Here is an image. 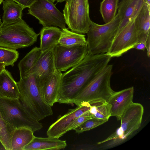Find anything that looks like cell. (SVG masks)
Here are the masks:
<instances>
[{"instance_id": "cell-9", "label": "cell", "mask_w": 150, "mask_h": 150, "mask_svg": "<svg viewBox=\"0 0 150 150\" xmlns=\"http://www.w3.org/2000/svg\"><path fill=\"white\" fill-rule=\"evenodd\" d=\"M144 108L140 103L132 102L122 115L120 127L103 142L116 138L125 139L140 127Z\"/></svg>"}, {"instance_id": "cell-34", "label": "cell", "mask_w": 150, "mask_h": 150, "mask_svg": "<svg viewBox=\"0 0 150 150\" xmlns=\"http://www.w3.org/2000/svg\"><path fill=\"white\" fill-rule=\"evenodd\" d=\"M145 3H146L148 5H150V0H144Z\"/></svg>"}, {"instance_id": "cell-8", "label": "cell", "mask_w": 150, "mask_h": 150, "mask_svg": "<svg viewBox=\"0 0 150 150\" xmlns=\"http://www.w3.org/2000/svg\"><path fill=\"white\" fill-rule=\"evenodd\" d=\"M28 13L37 19L43 27L66 28L63 13L50 0H37L29 7Z\"/></svg>"}, {"instance_id": "cell-37", "label": "cell", "mask_w": 150, "mask_h": 150, "mask_svg": "<svg viewBox=\"0 0 150 150\" xmlns=\"http://www.w3.org/2000/svg\"><path fill=\"white\" fill-rule=\"evenodd\" d=\"M3 0H0V5L3 2Z\"/></svg>"}, {"instance_id": "cell-23", "label": "cell", "mask_w": 150, "mask_h": 150, "mask_svg": "<svg viewBox=\"0 0 150 150\" xmlns=\"http://www.w3.org/2000/svg\"><path fill=\"white\" fill-rule=\"evenodd\" d=\"M42 52L40 47L33 48L19 62L18 67L20 78L28 76Z\"/></svg>"}, {"instance_id": "cell-32", "label": "cell", "mask_w": 150, "mask_h": 150, "mask_svg": "<svg viewBox=\"0 0 150 150\" xmlns=\"http://www.w3.org/2000/svg\"><path fill=\"white\" fill-rule=\"evenodd\" d=\"M146 44L145 43L140 42L137 43L134 47L133 48L137 50L144 51L146 49Z\"/></svg>"}, {"instance_id": "cell-16", "label": "cell", "mask_w": 150, "mask_h": 150, "mask_svg": "<svg viewBox=\"0 0 150 150\" xmlns=\"http://www.w3.org/2000/svg\"><path fill=\"white\" fill-rule=\"evenodd\" d=\"M62 74V72L57 70L39 87L45 100L51 107L59 100Z\"/></svg>"}, {"instance_id": "cell-7", "label": "cell", "mask_w": 150, "mask_h": 150, "mask_svg": "<svg viewBox=\"0 0 150 150\" xmlns=\"http://www.w3.org/2000/svg\"><path fill=\"white\" fill-rule=\"evenodd\" d=\"M63 11L66 23L71 31L81 34L87 33L92 21L88 0H66Z\"/></svg>"}, {"instance_id": "cell-21", "label": "cell", "mask_w": 150, "mask_h": 150, "mask_svg": "<svg viewBox=\"0 0 150 150\" xmlns=\"http://www.w3.org/2000/svg\"><path fill=\"white\" fill-rule=\"evenodd\" d=\"M2 23L8 25L22 19V11L24 8L12 0L3 1Z\"/></svg>"}, {"instance_id": "cell-19", "label": "cell", "mask_w": 150, "mask_h": 150, "mask_svg": "<svg viewBox=\"0 0 150 150\" xmlns=\"http://www.w3.org/2000/svg\"><path fill=\"white\" fill-rule=\"evenodd\" d=\"M19 94L17 82L5 69L0 73V97L18 98Z\"/></svg>"}, {"instance_id": "cell-38", "label": "cell", "mask_w": 150, "mask_h": 150, "mask_svg": "<svg viewBox=\"0 0 150 150\" xmlns=\"http://www.w3.org/2000/svg\"><path fill=\"white\" fill-rule=\"evenodd\" d=\"M53 2H54L55 1H56V0H50Z\"/></svg>"}, {"instance_id": "cell-1", "label": "cell", "mask_w": 150, "mask_h": 150, "mask_svg": "<svg viewBox=\"0 0 150 150\" xmlns=\"http://www.w3.org/2000/svg\"><path fill=\"white\" fill-rule=\"evenodd\" d=\"M111 58L106 53L95 55L88 53L80 63L62 73L58 102L72 104L81 90L108 64Z\"/></svg>"}, {"instance_id": "cell-29", "label": "cell", "mask_w": 150, "mask_h": 150, "mask_svg": "<svg viewBox=\"0 0 150 150\" xmlns=\"http://www.w3.org/2000/svg\"><path fill=\"white\" fill-rule=\"evenodd\" d=\"M106 122L102 119L92 118L86 121L74 130L76 133L80 134L95 128Z\"/></svg>"}, {"instance_id": "cell-31", "label": "cell", "mask_w": 150, "mask_h": 150, "mask_svg": "<svg viewBox=\"0 0 150 150\" xmlns=\"http://www.w3.org/2000/svg\"><path fill=\"white\" fill-rule=\"evenodd\" d=\"M23 6L24 8H29L37 0H12Z\"/></svg>"}, {"instance_id": "cell-12", "label": "cell", "mask_w": 150, "mask_h": 150, "mask_svg": "<svg viewBox=\"0 0 150 150\" xmlns=\"http://www.w3.org/2000/svg\"><path fill=\"white\" fill-rule=\"evenodd\" d=\"M91 105L88 103H83L74 108L69 109L50 126L47 132V136L58 138L62 136L68 131L69 127L74 120L89 110Z\"/></svg>"}, {"instance_id": "cell-28", "label": "cell", "mask_w": 150, "mask_h": 150, "mask_svg": "<svg viewBox=\"0 0 150 150\" xmlns=\"http://www.w3.org/2000/svg\"><path fill=\"white\" fill-rule=\"evenodd\" d=\"M19 53L16 50L0 47V63L6 66H13L19 57Z\"/></svg>"}, {"instance_id": "cell-11", "label": "cell", "mask_w": 150, "mask_h": 150, "mask_svg": "<svg viewBox=\"0 0 150 150\" xmlns=\"http://www.w3.org/2000/svg\"><path fill=\"white\" fill-rule=\"evenodd\" d=\"M138 42L134 19L118 33L106 53L112 58L120 57L131 49Z\"/></svg>"}, {"instance_id": "cell-17", "label": "cell", "mask_w": 150, "mask_h": 150, "mask_svg": "<svg viewBox=\"0 0 150 150\" xmlns=\"http://www.w3.org/2000/svg\"><path fill=\"white\" fill-rule=\"evenodd\" d=\"M150 5L145 3L138 15L134 19V23L138 42H146L150 39Z\"/></svg>"}, {"instance_id": "cell-25", "label": "cell", "mask_w": 150, "mask_h": 150, "mask_svg": "<svg viewBox=\"0 0 150 150\" xmlns=\"http://www.w3.org/2000/svg\"><path fill=\"white\" fill-rule=\"evenodd\" d=\"M16 129L3 118L0 112V142L6 150H11V138Z\"/></svg>"}, {"instance_id": "cell-22", "label": "cell", "mask_w": 150, "mask_h": 150, "mask_svg": "<svg viewBox=\"0 0 150 150\" xmlns=\"http://www.w3.org/2000/svg\"><path fill=\"white\" fill-rule=\"evenodd\" d=\"M34 133L31 129L27 127L16 129L11 138V150H23L34 138Z\"/></svg>"}, {"instance_id": "cell-36", "label": "cell", "mask_w": 150, "mask_h": 150, "mask_svg": "<svg viewBox=\"0 0 150 150\" xmlns=\"http://www.w3.org/2000/svg\"><path fill=\"white\" fill-rule=\"evenodd\" d=\"M2 22H1V18L0 17V28L1 26L2 25Z\"/></svg>"}, {"instance_id": "cell-10", "label": "cell", "mask_w": 150, "mask_h": 150, "mask_svg": "<svg viewBox=\"0 0 150 150\" xmlns=\"http://www.w3.org/2000/svg\"><path fill=\"white\" fill-rule=\"evenodd\" d=\"M88 53L87 44L69 46L57 44L54 50L56 69L61 72L66 71L80 63Z\"/></svg>"}, {"instance_id": "cell-14", "label": "cell", "mask_w": 150, "mask_h": 150, "mask_svg": "<svg viewBox=\"0 0 150 150\" xmlns=\"http://www.w3.org/2000/svg\"><path fill=\"white\" fill-rule=\"evenodd\" d=\"M134 88L133 86L115 92L106 102L110 108L111 116L115 117L118 120L129 105L133 102Z\"/></svg>"}, {"instance_id": "cell-35", "label": "cell", "mask_w": 150, "mask_h": 150, "mask_svg": "<svg viewBox=\"0 0 150 150\" xmlns=\"http://www.w3.org/2000/svg\"><path fill=\"white\" fill-rule=\"evenodd\" d=\"M66 0H56L58 2H62L64 1H66Z\"/></svg>"}, {"instance_id": "cell-15", "label": "cell", "mask_w": 150, "mask_h": 150, "mask_svg": "<svg viewBox=\"0 0 150 150\" xmlns=\"http://www.w3.org/2000/svg\"><path fill=\"white\" fill-rule=\"evenodd\" d=\"M144 3V0H122L118 4L117 13L120 21L117 34L130 22L135 19Z\"/></svg>"}, {"instance_id": "cell-20", "label": "cell", "mask_w": 150, "mask_h": 150, "mask_svg": "<svg viewBox=\"0 0 150 150\" xmlns=\"http://www.w3.org/2000/svg\"><path fill=\"white\" fill-rule=\"evenodd\" d=\"M61 29L55 26L43 27L40 30V49L42 52L54 47L58 44Z\"/></svg>"}, {"instance_id": "cell-26", "label": "cell", "mask_w": 150, "mask_h": 150, "mask_svg": "<svg viewBox=\"0 0 150 150\" xmlns=\"http://www.w3.org/2000/svg\"><path fill=\"white\" fill-rule=\"evenodd\" d=\"M119 0H103L100 3V11L104 22L108 23L116 15Z\"/></svg>"}, {"instance_id": "cell-30", "label": "cell", "mask_w": 150, "mask_h": 150, "mask_svg": "<svg viewBox=\"0 0 150 150\" xmlns=\"http://www.w3.org/2000/svg\"><path fill=\"white\" fill-rule=\"evenodd\" d=\"M92 118V114L89 111L76 118L70 125L68 131L74 130L86 120Z\"/></svg>"}, {"instance_id": "cell-4", "label": "cell", "mask_w": 150, "mask_h": 150, "mask_svg": "<svg viewBox=\"0 0 150 150\" xmlns=\"http://www.w3.org/2000/svg\"><path fill=\"white\" fill-rule=\"evenodd\" d=\"M120 21L118 13L112 20L104 24L92 21L86 33L88 53L91 55L106 53L116 35Z\"/></svg>"}, {"instance_id": "cell-24", "label": "cell", "mask_w": 150, "mask_h": 150, "mask_svg": "<svg viewBox=\"0 0 150 150\" xmlns=\"http://www.w3.org/2000/svg\"><path fill=\"white\" fill-rule=\"evenodd\" d=\"M58 44L64 46L87 45L85 35L68 30L61 29Z\"/></svg>"}, {"instance_id": "cell-33", "label": "cell", "mask_w": 150, "mask_h": 150, "mask_svg": "<svg viewBox=\"0 0 150 150\" xmlns=\"http://www.w3.org/2000/svg\"><path fill=\"white\" fill-rule=\"evenodd\" d=\"M5 65L1 63H0V73L4 70L5 68Z\"/></svg>"}, {"instance_id": "cell-2", "label": "cell", "mask_w": 150, "mask_h": 150, "mask_svg": "<svg viewBox=\"0 0 150 150\" xmlns=\"http://www.w3.org/2000/svg\"><path fill=\"white\" fill-rule=\"evenodd\" d=\"M17 82L18 99L33 118L39 121L52 115L51 107L45 100L33 75L20 78Z\"/></svg>"}, {"instance_id": "cell-27", "label": "cell", "mask_w": 150, "mask_h": 150, "mask_svg": "<svg viewBox=\"0 0 150 150\" xmlns=\"http://www.w3.org/2000/svg\"><path fill=\"white\" fill-rule=\"evenodd\" d=\"M89 110L92 114V118L102 119L107 121L111 116L110 108L106 101H101L91 104Z\"/></svg>"}, {"instance_id": "cell-18", "label": "cell", "mask_w": 150, "mask_h": 150, "mask_svg": "<svg viewBox=\"0 0 150 150\" xmlns=\"http://www.w3.org/2000/svg\"><path fill=\"white\" fill-rule=\"evenodd\" d=\"M67 146L65 141L60 140L58 138L35 136L23 150H60L64 149Z\"/></svg>"}, {"instance_id": "cell-6", "label": "cell", "mask_w": 150, "mask_h": 150, "mask_svg": "<svg viewBox=\"0 0 150 150\" xmlns=\"http://www.w3.org/2000/svg\"><path fill=\"white\" fill-rule=\"evenodd\" d=\"M0 112L3 118L16 129L25 127L34 132L43 127L29 115L18 98L0 97Z\"/></svg>"}, {"instance_id": "cell-5", "label": "cell", "mask_w": 150, "mask_h": 150, "mask_svg": "<svg viewBox=\"0 0 150 150\" xmlns=\"http://www.w3.org/2000/svg\"><path fill=\"white\" fill-rule=\"evenodd\" d=\"M36 33L22 19L0 28V47L14 50L31 46L37 41Z\"/></svg>"}, {"instance_id": "cell-13", "label": "cell", "mask_w": 150, "mask_h": 150, "mask_svg": "<svg viewBox=\"0 0 150 150\" xmlns=\"http://www.w3.org/2000/svg\"><path fill=\"white\" fill-rule=\"evenodd\" d=\"M54 48L42 52L29 76L33 75L39 87L57 70L54 61Z\"/></svg>"}, {"instance_id": "cell-3", "label": "cell", "mask_w": 150, "mask_h": 150, "mask_svg": "<svg viewBox=\"0 0 150 150\" xmlns=\"http://www.w3.org/2000/svg\"><path fill=\"white\" fill-rule=\"evenodd\" d=\"M112 67V65L108 64L98 73L81 90L72 104L78 106L83 103L106 102L115 92L110 82Z\"/></svg>"}]
</instances>
